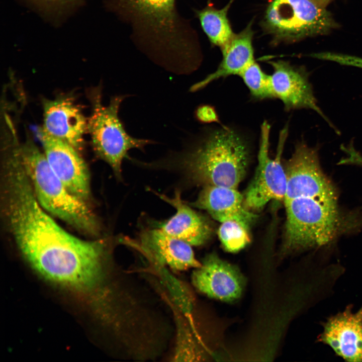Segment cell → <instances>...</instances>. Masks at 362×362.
I'll return each instance as SVG.
<instances>
[{"mask_svg":"<svg viewBox=\"0 0 362 362\" xmlns=\"http://www.w3.org/2000/svg\"><path fill=\"white\" fill-rule=\"evenodd\" d=\"M2 166L3 213L23 257L51 282L76 289L92 284L103 265V240H83L59 226L38 203L20 157Z\"/></svg>","mask_w":362,"mask_h":362,"instance_id":"1","label":"cell"},{"mask_svg":"<svg viewBox=\"0 0 362 362\" xmlns=\"http://www.w3.org/2000/svg\"><path fill=\"white\" fill-rule=\"evenodd\" d=\"M129 25L137 45L153 61L173 71L190 72L200 62L196 32L178 14L176 0H106Z\"/></svg>","mask_w":362,"mask_h":362,"instance_id":"2","label":"cell"},{"mask_svg":"<svg viewBox=\"0 0 362 362\" xmlns=\"http://www.w3.org/2000/svg\"><path fill=\"white\" fill-rule=\"evenodd\" d=\"M192 141L181 152L150 165L175 169L193 184L237 189L249 161L245 138L223 126Z\"/></svg>","mask_w":362,"mask_h":362,"instance_id":"3","label":"cell"},{"mask_svg":"<svg viewBox=\"0 0 362 362\" xmlns=\"http://www.w3.org/2000/svg\"><path fill=\"white\" fill-rule=\"evenodd\" d=\"M284 202L285 251L326 245L357 225L353 215L339 208L336 189L327 176L300 196Z\"/></svg>","mask_w":362,"mask_h":362,"instance_id":"4","label":"cell"},{"mask_svg":"<svg viewBox=\"0 0 362 362\" xmlns=\"http://www.w3.org/2000/svg\"><path fill=\"white\" fill-rule=\"evenodd\" d=\"M20 149L24 167L42 208L80 232L98 236L100 226L88 204L67 189L29 134L21 143Z\"/></svg>","mask_w":362,"mask_h":362,"instance_id":"5","label":"cell"},{"mask_svg":"<svg viewBox=\"0 0 362 362\" xmlns=\"http://www.w3.org/2000/svg\"><path fill=\"white\" fill-rule=\"evenodd\" d=\"M127 95L111 98L109 104H102L101 88L92 93V111L87 120V131L97 157L107 162L118 178H121L122 164L129 150L143 151L153 140L135 138L126 131L119 117L120 107Z\"/></svg>","mask_w":362,"mask_h":362,"instance_id":"6","label":"cell"},{"mask_svg":"<svg viewBox=\"0 0 362 362\" xmlns=\"http://www.w3.org/2000/svg\"><path fill=\"white\" fill-rule=\"evenodd\" d=\"M265 24L275 36L287 40L323 34L334 25L330 13L314 0H273Z\"/></svg>","mask_w":362,"mask_h":362,"instance_id":"7","label":"cell"},{"mask_svg":"<svg viewBox=\"0 0 362 362\" xmlns=\"http://www.w3.org/2000/svg\"><path fill=\"white\" fill-rule=\"evenodd\" d=\"M270 127L267 121L261 126L258 164L253 179L243 195L244 205L251 211L261 210L269 201L284 200L287 179L282 155L288 135V126L281 130L275 158L269 154Z\"/></svg>","mask_w":362,"mask_h":362,"instance_id":"8","label":"cell"},{"mask_svg":"<svg viewBox=\"0 0 362 362\" xmlns=\"http://www.w3.org/2000/svg\"><path fill=\"white\" fill-rule=\"evenodd\" d=\"M41 140L50 167L75 197L88 203L91 199L88 168L79 152L69 144L40 132Z\"/></svg>","mask_w":362,"mask_h":362,"instance_id":"9","label":"cell"},{"mask_svg":"<svg viewBox=\"0 0 362 362\" xmlns=\"http://www.w3.org/2000/svg\"><path fill=\"white\" fill-rule=\"evenodd\" d=\"M269 63L274 70L270 75L273 98H278L283 102L285 110L311 109L336 130L318 106L305 69L283 60L271 61Z\"/></svg>","mask_w":362,"mask_h":362,"instance_id":"10","label":"cell"},{"mask_svg":"<svg viewBox=\"0 0 362 362\" xmlns=\"http://www.w3.org/2000/svg\"><path fill=\"white\" fill-rule=\"evenodd\" d=\"M192 282L198 291L209 297L228 302L240 297L245 284L238 267L215 253L207 254L201 265L195 268Z\"/></svg>","mask_w":362,"mask_h":362,"instance_id":"11","label":"cell"},{"mask_svg":"<svg viewBox=\"0 0 362 362\" xmlns=\"http://www.w3.org/2000/svg\"><path fill=\"white\" fill-rule=\"evenodd\" d=\"M43 124L40 132L61 140L80 152L84 144L87 120L72 98L59 97L43 101Z\"/></svg>","mask_w":362,"mask_h":362,"instance_id":"12","label":"cell"},{"mask_svg":"<svg viewBox=\"0 0 362 362\" xmlns=\"http://www.w3.org/2000/svg\"><path fill=\"white\" fill-rule=\"evenodd\" d=\"M352 307L349 305L322 322L323 330L317 341L329 346L346 361L362 362V306L355 313Z\"/></svg>","mask_w":362,"mask_h":362,"instance_id":"13","label":"cell"},{"mask_svg":"<svg viewBox=\"0 0 362 362\" xmlns=\"http://www.w3.org/2000/svg\"><path fill=\"white\" fill-rule=\"evenodd\" d=\"M191 205L206 211L213 218L221 223L234 220L249 231L257 217L245 207L243 195L237 189L204 186L197 199Z\"/></svg>","mask_w":362,"mask_h":362,"instance_id":"14","label":"cell"},{"mask_svg":"<svg viewBox=\"0 0 362 362\" xmlns=\"http://www.w3.org/2000/svg\"><path fill=\"white\" fill-rule=\"evenodd\" d=\"M140 247L157 263L175 271L201 265L189 243L172 237L160 228L148 229L140 234Z\"/></svg>","mask_w":362,"mask_h":362,"instance_id":"15","label":"cell"},{"mask_svg":"<svg viewBox=\"0 0 362 362\" xmlns=\"http://www.w3.org/2000/svg\"><path fill=\"white\" fill-rule=\"evenodd\" d=\"M153 192L176 209L175 214L160 225V229L192 246L202 245L209 240L213 233L211 223L185 203L179 191H176L173 198Z\"/></svg>","mask_w":362,"mask_h":362,"instance_id":"16","label":"cell"},{"mask_svg":"<svg viewBox=\"0 0 362 362\" xmlns=\"http://www.w3.org/2000/svg\"><path fill=\"white\" fill-rule=\"evenodd\" d=\"M252 36L250 25L240 33L234 34L227 47L222 51L223 59L216 70L192 85L190 91H198L220 78L231 75H238L254 61Z\"/></svg>","mask_w":362,"mask_h":362,"instance_id":"17","label":"cell"},{"mask_svg":"<svg viewBox=\"0 0 362 362\" xmlns=\"http://www.w3.org/2000/svg\"><path fill=\"white\" fill-rule=\"evenodd\" d=\"M233 0L223 9H216L208 5L201 10H195L201 27L210 42L223 51L229 44L234 34L228 19L227 12Z\"/></svg>","mask_w":362,"mask_h":362,"instance_id":"18","label":"cell"},{"mask_svg":"<svg viewBox=\"0 0 362 362\" xmlns=\"http://www.w3.org/2000/svg\"><path fill=\"white\" fill-rule=\"evenodd\" d=\"M85 0H25L45 18L60 23L80 7Z\"/></svg>","mask_w":362,"mask_h":362,"instance_id":"19","label":"cell"},{"mask_svg":"<svg viewBox=\"0 0 362 362\" xmlns=\"http://www.w3.org/2000/svg\"><path fill=\"white\" fill-rule=\"evenodd\" d=\"M238 75L254 99L274 98L270 87V75L264 73L255 61L245 68Z\"/></svg>","mask_w":362,"mask_h":362,"instance_id":"20","label":"cell"},{"mask_svg":"<svg viewBox=\"0 0 362 362\" xmlns=\"http://www.w3.org/2000/svg\"><path fill=\"white\" fill-rule=\"evenodd\" d=\"M218 235L224 249L232 253L243 249L250 241L249 231L234 220L222 222Z\"/></svg>","mask_w":362,"mask_h":362,"instance_id":"21","label":"cell"},{"mask_svg":"<svg viewBox=\"0 0 362 362\" xmlns=\"http://www.w3.org/2000/svg\"><path fill=\"white\" fill-rule=\"evenodd\" d=\"M194 115L196 120L202 124L220 123L216 110L210 105L199 106L195 111Z\"/></svg>","mask_w":362,"mask_h":362,"instance_id":"22","label":"cell"},{"mask_svg":"<svg viewBox=\"0 0 362 362\" xmlns=\"http://www.w3.org/2000/svg\"><path fill=\"white\" fill-rule=\"evenodd\" d=\"M344 161L347 164H354L362 166V155L354 147H351L347 151Z\"/></svg>","mask_w":362,"mask_h":362,"instance_id":"23","label":"cell"},{"mask_svg":"<svg viewBox=\"0 0 362 362\" xmlns=\"http://www.w3.org/2000/svg\"><path fill=\"white\" fill-rule=\"evenodd\" d=\"M352 64L354 67L362 68V58L355 56L352 59Z\"/></svg>","mask_w":362,"mask_h":362,"instance_id":"24","label":"cell"},{"mask_svg":"<svg viewBox=\"0 0 362 362\" xmlns=\"http://www.w3.org/2000/svg\"><path fill=\"white\" fill-rule=\"evenodd\" d=\"M316 1V2L318 3H326V2L329 1V0H314Z\"/></svg>","mask_w":362,"mask_h":362,"instance_id":"25","label":"cell"}]
</instances>
